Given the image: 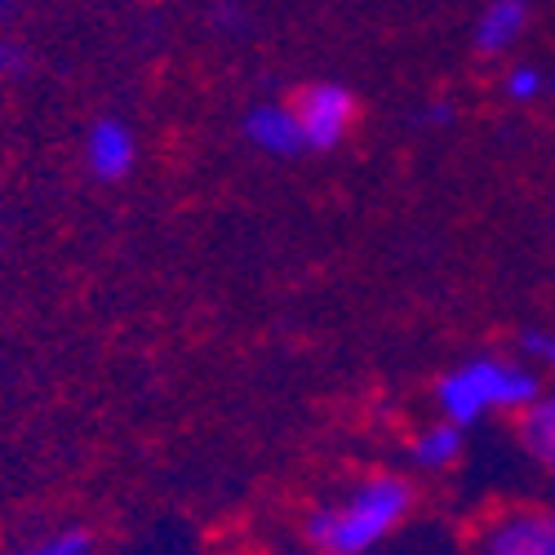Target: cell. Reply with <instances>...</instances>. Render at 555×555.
<instances>
[{"mask_svg":"<svg viewBox=\"0 0 555 555\" xmlns=\"http://www.w3.org/2000/svg\"><path fill=\"white\" fill-rule=\"evenodd\" d=\"M413 512V485L391 472H369L343 498L307 516V542L320 555H369L378 551Z\"/></svg>","mask_w":555,"mask_h":555,"instance_id":"obj_1","label":"cell"},{"mask_svg":"<svg viewBox=\"0 0 555 555\" xmlns=\"http://www.w3.org/2000/svg\"><path fill=\"white\" fill-rule=\"evenodd\" d=\"M538 391H542V378L529 364L506 356H476L449 369L436 383V409L440 418L472 431L476 423L493 418V413H520Z\"/></svg>","mask_w":555,"mask_h":555,"instance_id":"obj_2","label":"cell"},{"mask_svg":"<svg viewBox=\"0 0 555 555\" xmlns=\"http://www.w3.org/2000/svg\"><path fill=\"white\" fill-rule=\"evenodd\" d=\"M294 116L302 129V152H334L351 133L356 94L338 80H315L294 99Z\"/></svg>","mask_w":555,"mask_h":555,"instance_id":"obj_3","label":"cell"},{"mask_svg":"<svg viewBox=\"0 0 555 555\" xmlns=\"http://www.w3.org/2000/svg\"><path fill=\"white\" fill-rule=\"evenodd\" d=\"M476 555H555V512L542 506H512L485 525Z\"/></svg>","mask_w":555,"mask_h":555,"instance_id":"obj_4","label":"cell"},{"mask_svg":"<svg viewBox=\"0 0 555 555\" xmlns=\"http://www.w3.org/2000/svg\"><path fill=\"white\" fill-rule=\"evenodd\" d=\"M85 165H89V173H94L99 182L129 178L133 165H138V138H133V129L125 120H116V116L94 120V125H89V133H85Z\"/></svg>","mask_w":555,"mask_h":555,"instance_id":"obj_5","label":"cell"},{"mask_svg":"<svg viewBox=\"0 0 555 555\" xmlns=\"http://www.w3.org/2000/svg\"><path fill=\"white\" fill-rule=\"evenodd\" d=\"M245 138L267 156H298L302 152V129H298L294 103H258L245 116Z\"/></svg>","mask_w":555,"mask_h":555,"instance_id":"obj_6","label":"cell"},{"mask_svg":"<svg viewBox=\"0 0 555 555\" xmlns=\"http://www.w3.org/2000/svg\"><path fill=\"white\" fill-rule=\"evenodd\" d=\"M525 27H529V0H489L476 18V50L485 59H498L512 44H520Z\"/></svg>","mask_w":555,"mask_h":555,"instance_id":"obj_7","label":"cell"},{"mask_svg":"<svg viewBox=\"0 0 555 555\" xmlns=\"http://www.w3.org/2000/svg\"><path fill=\"white\" fill-rule=\"evenodd\" d=\"M516 440L538 467L555 472V391H538L516 413Z\"/></svg>","mask_w":555,"mask_h":555,"instance_id":"obj_8","label":"cell"},{"mask_svg":"<svg viewBox=\"0 0 555 555\" xmlns=\"http://www.w3.org/2000/svg\"><path fill=\"white\" fill-rule=\"evenodd\" d=\"M462 453H467V431H462L457 423H449V418L413 431V440H409V462L418 472H449L462 462Z\"/></svg>","mask_w":555,"mask_h":555,"instance_id":"obj_9","label":"cell"},{"mask_svg":"<svg viewBox=\"0 0 555 555\" xmlns=\"http://www.w3.org/2000/svg\"><path fill=\"white\" fill-rule=\"evenodd\" d=\"M89 551H94V538L85 529H54V533L18 546V555H89Z\"/></svg>","mask_w":555,"mask_h":555,"instance_id":"obj_10","label":"cell"},{"mask_svg":"<svg viewBox=\"0 0 555 555\" xmlns=\"http://www.w3.org/2000/svg\"><path fill=\"white\" fill-rule=\"evenodd\" d=\"M546 72L542 67H533V63H516L512 72H506V80H502V94L512 99V103H533V99H542L546 94Z\"/></svg>","mask_w":555,"mask_h":555,"instance_id":"obj_11","label":"cell"},{"mask_svg":"<svg viewBox=\"0 0 555 555\" xmlns=\"http://www.w3.org/2000/svg\"><path fill=\"white\" fill-rule=\"evenodd\" d=\"M529 356H538L546 369H555V334H525V343H520Z\"/></svg>","mask_w":555,"mask_h":555,"instance_id":"obj_12","label":"cell"},{"mask_svg":"<svg viewBox=\"0 0 555 555\" xmlns=\"http://www.w3.org/2000/svg\"><path fill=\"white\" fill-rule=\"evenodd\" d=\"M23 67H27V54L14 40H0V76H18Z\"/></svg>","mask_w":555,"mask_h":555,"instance_id":"obj_13","label":"cell"},{"mask_svg":"<svg viewBox=\"0 0 555 555\" xmlns=\"http://www.w3.org/2000/svg\"><path fill=\"white\" fill-rule=\"evenodd\" d=\"M427 116H431V125H449V116H453V112H449L444 103H436V107H431Z\"/></svg>","mask_w":555,"mask_h":555,"instance_id":"obj_14","label":"cell"},{"mask_svg":"<svg viewBox=\"0 0 555 555\" xmlns=\"http://www.w3.org/2000/svg\"><path fill=\"white\" fill-rule=\"evenodd\" d=\"M10 5H14V0H0V10H10Z\"/></svg>","mask_w":555,"mask_h":555,"instance_id":"obj_15","label":"cell"}]
</instances>
